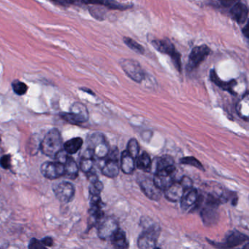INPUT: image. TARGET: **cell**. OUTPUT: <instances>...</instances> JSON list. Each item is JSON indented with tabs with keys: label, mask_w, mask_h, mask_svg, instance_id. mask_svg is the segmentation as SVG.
Here are the masks:
<instances>
[{
	"label": "cell",
	"mask_w": 249,
	"mask_h": 249,
	"mask_svg": "<svg viewBox=\"0 0 249 249\" xmlns=\"http://www.w3.org/2000/svg\"><path fill=\"white\" fill-rule=\"evenodd\" d=\"M40 149L44 155L50 158H55L56 155L62 150V138L58 129H51L45 135L40 143Z\"/></svg>",
	"instance_id": "3957f363"
},
{
	"label": "cell",
	"mask_w": 249,
	"mask_h": 249,
	"mask_svg": "<svg viewBox=\"0 0 249 249\" xmlns=\"http://www.w3.org/2000/svg\"><path fill=\"white\" fill-rule=\"evenodd\" d=\"M97 234L100 239L108 240L119 229V225L115 218L113 216L103 218L98 224Z\"/></svg>",
	"instance_id": "9c48e42d"
},
{
	"label": "cell",
	"mask_w": 249,
	"mask_h": 249,
	"mask_svg": "<svg viewBox=\"0 0 249 249\" xmlns=\"http://www.w3.org/2000/svg\"><path fill=\"white\" fill-rule=\"evenodd\" d=\"M51 1L62 6H68L71 5V4L79 5L80 4V0H51Z\"/></svg>",
	"instance_id": "8d00e7d4"
},
{
	"label": "cell",
	"mask_w": 249,
	"mask_h": 249,
	"mask_svg": "<svg viewBox=\"0 0 249 249\" xmlns=\"http://www.w3.org/2000/svg\"><path fill=\"white\" fill-rule=\"evenodd\" d=\"M242 249H249V244L248 242H247V244H245V246H244V248Z\"/></svg>",
	"instance_id": "60d3db41"
},
{
	"label": "cell",
	"mask_w": 249,
	"mask_h": 249,
	"mask_svg": "<svg viewBox=\"0 0 249 249\" xmlns=\"http://www.w3.org/2000/svg\"><path fill=\"white\" fill-rule=\"evenodd\" d=\"M248 23H247V25H246L245 27L244 28V29H243V33H244V35H245L246 37L249 38V28H248Z\"/></svg>",
	"instance_id": "f35d334b"
},
{
	"label": "cell",
	"mask_w": 249,
	"mask_h": 249,
	"mask_svg": "<svg viewBox=\"0 0 249 249\" xmlns=\"http://www.w3.org/2000/svg\"><path fill=\"white\" fill-rule=\"evenodd\" d=\"M113 247L114 249H127L129 244L127 241L125 232L122 230L118 229V231L111 238Z\"/></svg>",
	"instance_id": "cb8c5ba5"
},
{
	"label": "cell",
	"mask_w": 249,
	"mask_h": 249,
	"mask_svg": "<svg viewBox=\"0 0 249 249\" xmlns=\"http://www.w3.org/2000/svg\"><path fill=\"white\" fill-rule=\"evenodd\" d=\"M222 203L217 193H209L201 209V218L203 223L208 227L213 226L219 220L218 209Z\"/></svg>",
	"instance_id": "6da1fadb"
},
{
	"label": "cell",
	"mask_w": 249,
	"mask_h": 249,
	"mask_svg": "<svg viewBox=\"0 0 249 249\" xmlns=\"http://www.w3.org/2000/svg\"><path fill=\"white\" fill-rule=\"evenodd\" d=\"M12 88L15 93L19 96H23L27 92L28 86L20 80H15L12 83Z\"/></svg>",
	"instance_id": "4dcf8cb0"
},
{
	"label": "cell",
	"mask_w": 249,
	"mask_h": 249,
	"mask_svg": "<svg viewBox=\"0 0 249 249\" xmlns=\"http://www.w3.org/2000/svg\"><path fill=\"white\" fill-rule=\"evenodd\" d=\"M248 241L249 237L247 235L239 232V231H234L228 234L225 242L221 243V244L213 242L212 245L219 249H231L241 245L244 243L248 242Z\"/></svg>",
	"instance_id": "7c38bea8"
},
{
	"label": "cell",
	"mask_w": 249,
	"mask_h": 249,
	"mask_svg": "<svg viewBox=\"0 0 249 249\" xmlns=\"http://www.w3.org/2000/svg\"><path fill=\"white\" fill-rule=\"evenodd\" d=\"M63 165L64 166V176L70 179H76L78 176L79 168L75 160L69 156Z\"/></svg>",
	"instance_id": "603a6c76"
},
{
	"label": "cell",
	"mask_w": 249,
	"mask_h": 249,
	"mask_svg": "<svg viewBox=\"0 0 249 249\" xmlns=\"http://www.w3.org/2000/svg\"><path fill=\"white\" fill-rule=\"evenodd\" d=\"M230 15L232 18L238 23H245L248 18V7L244 3H236L231 9Z\"/></svg>",
	"instance_id": "d6986e66"
},
{
	"label": "cell",
	"mask_w": 249,
	"mask_h": 249,
	"mask_svg": "<svg viewBox=\"0 0 249 249\" xmlns=\"http://www.w3.org/2000/svg\"><path fill=\"white\" fill-rule=\"evenodd\" d=\"M29 249H48V248L42 244V241L36 238H32L29 244Z\"/></svg>",
	"instance_id": "e575fe53"
},
{
	"label": "cell",
	"mask_w": 249,
	"mask_h": 249,
	"mask_svg": "<svg viewBox=\"0 0 249 249\" xmlns=\"http://www.w3.org/2000/svg\"><path fill=\"white\" fill-rule=\"evenodd\" d=\"M95 163V155L89 148H87L82 155L80 161V168L83 172L89 173L93 170Z\"/></svg>",
	"instance_id": "7402d4cb"
},
{
	"label": "cell",
	"mask_w": 249,
	"mask_h": 249,
	"mask_svg": "<svg viewBox=\"0 0 249 249\" xmlns=\"http://www.w3.org/2000/svg\"><path fill=\"white\" fill-rule=\"evenodd\" d=\"M210 78L212 82H213L216 86L222 88L223 90H227V91L230 93L231 94H236L235 90H234V88H235V86L237 85L236 80H232L230 82L223 81V80H221V79L218 77L215 70H211Z\"/></svg>",
	"instance_id": "44dd1931"
},
{
	"label": "cell",
	"mask_w": 249,
	"mask_h": 249,
	"mask_svg": "<svg viewBox=\"0 0 249 249\" xmlns=\"http://www.w3.org/2000/svg\"><path fill=\"white\" fill-rule=\"evenodd\" d=\"M139 184H140L142 191L151 200L157 201L161 198L162 190H159L156 187V184L153 182V179H151L148 177H145L144 178L140 180Z\"/></svg>",
	"instance_id": "9a60e30c"
},
{
	"label": "cell",
	"mask_w": 249,
	"mask_h": 249,
	"mask_svg": "<svg viewBox=\"0 0 249 249\" xmlns=\"http://www.w3.org/2000/svg\"><path fill=\"white\" fill-rule=\"evenodd\" d=\"M153 170V174H165L173 176L175 172V162L173 158L169 155H164L156 158L152 162L151 171Z\"/></svg>",
	"instance_id": "ba28073f"
},
{
	"label": "cell",
	"mask_w": 249,
	"mask_h": 249,
	"mask_svg": "<svg viewBox=\"0 0 249 249\" xmlns=\"http://www.w3.org/2000/svg\"><path fill=\"white\" fill-rule=\"evenodd\" d=\"M83 139L80 137L73 138L64 143L63 149L68 155H73L78 152L83 145Z\"/></svg>",
	"instance_id": "484cf974"
},
{
	"label": "cell",
	"mask_w": 249,
	"mask_h": 249,
	"mask_svg": "<svg viewBox=\"0 0 249 249\" xmlns=\"http://www.w3.org/2000/svg\"><path fill=\"white\" fill-rule=\"evenodd\" d=\"M0 166L4 169H9L11 167V156L10 155H3L0 158Z\"/></svg>",
	"instance_id": "836d02e7"
},
{
	"label": "cell",
	"mask_w": 249,
	"mask_h": 249,
	"mask_svg": "<svg viewBox=\"0 0 249 249\" xmlns=\"http://www.w3.org/2000/svg\"><path fill=\"white\" fill-rule=\"evenodd\" d=\"M66 122L72 124H84L89 120V112L83 104H73L69 112H63L60 115Z\"/></svg>",
	"instance_id": "5b68a950"
},
{
	"label": "cell",
	"mask_w": 249,
	"mask_h": 249,
	"mask_svg": "<svg viewBox=\"0 0 249 249\" xmlns=\"http://www.w3.org/2000/svg\"><path fill=\"white\" fill-rule=\"evenodd\" d=\"M127 151L134 160L138 157L140 146L135 139H131L129 141Z\"/></svg>",
	"instance_id": "f1b7e54d"
},
{
	"label": "cell",
	"mask_w": 249,
	"mask_h": 249,
	"mask_svg": "<svg viewBox=\"0 0 249 249\" xmlns=\"http://www.w3.org/2000/svg\"><path fill=\"white\" fill-rule=\"evenodd\" d=\"M137 162H136V165L137 168L142 171H146V172H149L151 171V168H152V160H151L150 156L149 154L146 152H143L140 155H138L137 158Z\"/></svg>",
	"instance_id": "4316f807"
},
{
	"label": "cell",
	"mask_w": 249,
	"mask_h": 249,
	"mask_svg": "<svg viewBox=\"0 0 249 249\" xmlns=\"http://www.w3.org/2000/svg\"><path fill=\"white\" fill-rule=\"evenodd\" d=\"M180 162H181V163L185 164V165L195 167V168L200 170V171H204V168H203L201 162L198 160L194 158V157H185V158H181Z\"/></svg>",
	"instance_id": "1f68e13d"
},
{
	"label": "cell",
	"mask_w": 249,
	"mask_h": 249,
	"mask_svg": "<svg viewBox=\"0 0 249 249\" xmlns=\"http://www.w3.org/2000/svg\"><path fill=\"white\" fill-rule=\"evenodd\" d=\"M124 42L130 49L133 50L134 52L139 54H143L145 52L144 48L138 42L134 41V39H131L130 37H124Z\"/></svg>",
	"instance_id": "f546056e"
},
{
	"label": "cell",
	"mask_w": 249,
	"mask_h": 249,
	"mask_svg": "<svg viewBox=\"0 0 249 249\" xmlns=\"http://www.w3.org/2000/svg\"><path fill=\"white\" fill-rule=\"evenodd\" d=\"M40 171L45 178L57 179L64 176V166L58 162H45L41 165Z\"/></svg>",
	"instance_id": "5bb4252c"
},
{
	"label": "cell",
	"mask_w": 249,
	"mask_h": 249,
	"mask_svg": "<svg viewBox=\"0 0 249 249\" xmlns=\"http://www.w3.org/2000/svg\"><path fill=\"white\" fill-rule=\"evenodd\" d=\"M42 243L45 246V247H51L54 244V240L49 237H46V238H43L42 240Z\"/></svg>",
	"instance_id": "74e56055"
},
{
	"label": "cell",
	"mask_w": 249,
	"mask_h": 249,
	"mask_svg": "<svg viewBox=\"0 0 249 249\" xmlns=\"http://www.w3.org/2000/svg\"><path fill=\"white\" fill-rule=\"evenodd\" d=\"M80 4H96L111 10H125L131 8V4H121L115 0H80Z\"/></svg>",
	"instance_id": "2e32d148"
},
{
	"label": "cell",
	"mask_w": 249,
	"mask_h": 249,
	"mask_svg": "<svg viewBox=\"0 0 249 249\" xmlns=\"http://www.w3.org/2000/svg\"><path fill=\"white\" fill-rule=\"evenodd\" d=\"M198 198V192L196 189L192 188L191 190L186 192L181 200V209L184 212L192 209L197 203Z\"/></svg>",
	"instance_id": "ac0fdd59"
},
{
	"label": "cell",
	"mask_w": 249,
	"mask_h": 249,
	"mask_svg": "<svg viewBox=\"0 0 249 249\" xmlns=\"http://www.w3.org/2000/svg\"><path fill=\"white\" fill-rule=\"evenodd\" d=\"M120 64L127 76L136 83H141L144 80V71L137 61L133 59H123Z\"/></svg>",
	"instance_id": "30bf717a"
},
{
	"label": "cell",
	"mask_w": 249,
	"mask_h": 249,
	"mask_svg": "<svg viewBox=\"0 0 249 249\" xmlns=\"http://www.w3.org/2000/svg\"><path fill=\"white\" fill-rule=\"evenodd\" d=\"M102 165V174L108 178H115L119 174V152L118 149L115 148L109 152L108 156L105 158Z\"/></svg>",
	"instance_id": "52a82bcc"
},
{
	"label": "cell",
	"mask_w": 249,
	"mask_h": 249,
	"mask_svg": "<svg viewBox=\"0 0 249 249\" xmlns=\"http://www.w3.org/2000/svg\"><path fill=\"white\" fill-rule=\"evenodd\" d=\"M152 44L156 51L169 55L175 68L178 70V71H181L182 64H181V54L177 51L173 44L169 39L166 38L163 39H153Z\"/></svg>",
	"instance_id": "277c9868"
},
{
	"label": "cell",
	"mask_w": 249,
	"mask_h": 249,
	"mask_svg": "<svg viewBox=\"0 0 249 249\" xmlns=\"http://www.w3.org/2000/svg\"><path fill=\"white\" fill-rule=\"evenodd\" d=\"M53 190L56 197L63 203H70L76 193L74 185L68 181H61L56 184Z\"/></svg>",
	"instance_id": "4fadbf2b"
},
{
	"label": "cell",
	"mask_w": 249,
	"mask_h": 249,
	"mask_svg": "<svg viewBox=\"0 0 249 249\" xmlns=\"http://www.w3.org/2000/svg\"><path fill=\"white\" fill-rule=\"evenodd\" d=\"M186 190L180 182L174 181L170 187L165 190V197L171 202L181 201L183 196L185 194Z\"/></svg>",
	"instance_id": "e0dca14e"
},
{
	"label": "cell",
	"mask_w": 249,
	"mask_h": 249,
	"mask_svg": "<svg viewBox=\"0 0 249 249\" xmlns=\"http://www.w3.org/2000/svg\"><path fill=\"white\" fill-rule=\"evenodd\" d=\"M120 159H121L120 168L121 171L125 174H133L135 169V160L127 152V150L124 151L121 154Z\"/></svg>",
	"instance_id": "ffe728a7"
},
{
	"label": "cell",
	"mask_w": 249,
	"mask_h": 249,
	"mask_svg": "<svg viewBox=\"0 0 249 249\" xmlns=\"http://www.w3.org/2000/svg\"><path fill=\"white\" fill-rule=\"evenodd\" d=\"M82 90H83L84 92H86V93H90V94L95 95V93L90 90V89H81Z\"/></svg>",
	"instance_id": "ab89813d"
},
{
	"label": "cell",
	"mask_w": 249,
	"mask_h": 249,
	"mask_svg": "<svg viewBox=\"0 0 249 249\" xmlns=\"http://www.w3.org/2000/svg\"><path fill=\"white\" fill-rule=\"evenodd\" d=\"M237 111L239 114L240 116L242 118H244L246 121H248L249 114L246 112H249V95L248 92L243 96L242 99L238 102L237 105Z\"/></svg>",
	"instance_id": "83f0119b"
},
{
	"label": "cell",
	"mask_w": 249,
	"mask_h": 249,
	"mask_svg": "<svg viewBox=\"0 0 249 249\" xmlns=\"http://www.w3.org/2000/svg\"><path fill=\"white\" fill-rule=\"evenodd\" d=\"M222 1H232V0H222Z\"/></svg>",
	"instance_id": "b9f144b4"
},
{
	"label": "cell",
	"mask_w": 249,
	"mask_h": 249,
	"mask_svg": "<svg viewBox=\"0 0 249 249\" xmlns=\"http://www.w3.org/2000/svg\"><path fill=\"white\" fill-rule=\"evenodd\" d=\"M180 184L182 185V187H184V190H186V192L188 191V190H191L193 187V181L190 177H184L181 180H180Z\"/></svg>",
	"instance_id": "d590c367"
},
{
	"label": "cell",
	"mask_w": 249,
	"mask_h": 249,
	"mask_svg": "<svg viewBox=\"0 0 249 249\" xmlns=\"http://www.w3.org/2000/svg\"><path fill=\"white\" fill-rule=\"evenodd\" d=\"M88 148L93 152L94 155L99 159H105L109 154V145L105 136L101 133H95L88 140Z\"/></svg>",
	"instance_id": "8992f818"
},
{
	"label": "cell",
	"mask_w": 249,
	"mask_h": 249,
	"mask_svg": "<svg viewBox=\"0 0 249 249\" xmlns=\"http://www.w3.org/2000/svg\"><path fill=\"white\" fill-rule=\"evenodd\" d=\"M143 231L137 239L139 249H155L160 234V228L156 224L143 221Z\"/></svg>",
	"instance_id": "7a4b0ae2"
},
{
	"label": "cell",
	"mask_w": 249,
	"mask_h": 249,
	"mask_svg": "<svg viewBox=\"0 0 249 249\" xmlns=\"http://www.w3.org/2000/svg\"><path fill=\"white\" fill-rule=\"evenodd\" d=\"M103 184L99 180L91 184L89 187V194L100 195L101 192L103 190Z\"/></svg>",
	"instance_id": "d6a6232c"
},
{
	"label": "cell",
	"mask_w": 249,
	"mask_h": 249,
	"mask_svg": "<svg viewBox=\"0 0 249 249\" xmlns=\"http://www.w3.org/2000/svg\"><path fill=\"white\" fill-rule=\"evenodd\" d=\"M211 53V49L206 45L196 46L193 48L189 58L188 70L190 71L197 68Z\"/></svg>",
	"instance_id": "8fae6325"
},
{
	"label": "cell",
	"mask_w": 249,
	"mask_h": 249,
	"mask_svg": "<svg viewBox=\"0 0 249 249\" xmlns=\"http://www.w3.org/2000/svg\"><path fill=\"white\" fill-rule=\"evenodd\" d=\"M159 249V248H156V249Z\"/></svg>",
	"instance_id": "7bdbcfd3"
},
{
	"label": "cell",
	"mask_w": 249,
	"mask_h": 249,
	"mask_svg": "<svg viewBox=\"0 0 249 249\" xmlns=\"http://www.w3.org/2000/svg\"><path fill=\"white\" fill-rule=\"evenodd\" d=\"M153 182L160 190L165 191L168 187L174 182L173 176L165 175V174H154Z\"/></svg>",
	"instance_id": "d4e9b609"
}]
</instances>
